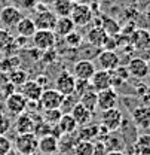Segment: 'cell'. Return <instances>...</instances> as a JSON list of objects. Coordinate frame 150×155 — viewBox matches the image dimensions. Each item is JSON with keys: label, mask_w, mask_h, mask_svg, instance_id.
Listing matches in <instances>:
<instances>
[{"label": "cell", "mask_w": 150, "mask_h": 155, "mask_svg": "<svg viewBox=\"0 0 150 155\" xmlns=\"http://www.w3.org/2000/svg\"><path fill=\"white\" fill-rule=\"evenodd\" d=\"M27 107H28V101L19 91H14L12 94L6 97V109L11 115H21L27 110Z\"/></svg>", "instance_id": "obj_5"}, {"label": "cell", "mask_w": 150, "mask_h": 155, "mask_svg": "<svg viewBox=\"0 0 150 155\" xmlns=\"http://www.w3.org/2000/svg\"><path fill=\"white\" fill-rule=\"evenodd\" d=\"M106 155H126L123 151H109Z\"/></svg>", "instance_id": "obj_41"}, {"label": "cell", "mask_w": 150, "mask_h": 155, "mask_svg": "<svg viewBox=\"0 0 150 155\" xmlns=\"http://www.w3.org/2000/svg\"><path fill=\"white\" fill-rule=\"evenodd\" d=\"M129 155H138V154H135V152H132V154H129Z\"/></svg>", "instance_id": "obj_45"}, {"label": "cell", "mask_w": 150, "mask_h": 155, "mask_svg": "<svg viewBox=\"0 0 150 155\" xmlns=\"http://www.w3.org/2000/svg\"><path fill=\"white\" fill-rule=\"evenodd\" d=\"M70 18L73 19L76 25L83 27L92 19V9L85 3H75L72 14H70Z\"/></svg>", "instance_id": "obj_8"}, {"label": "cell", "mask_w": 150, "mask_h": 155, "mask_svg": "<svg viewBox=\"0 0 150 155\" xmlns=\"http://www.w3.org/2000/svg\"><path fill=\"white\" fill-rule=\"evenodd\" d=\"M126 67H128L129 76L135 78V79H144V78H147L150 75L147 60H144V58H141V57L131 58Z\"/></svg>", "instance_id": "obj_11"}, {"label": "cell", "mask_w": 150, "mask_h": 155, "mask_svg": "<svg viewBox=\"0 0 150 155\" xmlns=\"http://www.w3.org/2000/svg\"><path fill=\"white\" fill-rule=\"evenodd\" d=\"M144 17H146V19L149 21V24H150V9H149V11H146V14H144Z\"/></svg>", "instance_id": "obj_42"}, {"label": "cell", "mask_w": 150, "mask_h": 155, "mask_svg": "<svg viewBox=\"0 0 150 155\" xmlns=\"http://www.w3.org/2000/svg\"><path fill=\"white\" fill-rule=\"evenodd\" d=\"M33 45L39 51H48L51 48H54L56 40V35L52 30H36V33L33 35Z\"/></svg>", "instance_id": "obj_4"}, {"label": "cell", "mask_w": 150, "mask_h": 155, "mask_svg": "<svg viewBox=\"0 0 150 155\" xmlns=\"http://www.w3.org/2000/svg\"><path fill=\"white\" fill-rule=\"evenodd\" d=\"M12 36L6 28H0V52L6 51L11 45H12Z\"/></svg>", "instance_id": "obj_35"}, {"label": "cell", "mask_w": 150, "mask_h": 155, "mask_svg": "<svg viewBox=\"0 0 150 155\" xmlns=\"http://www.w3.org/2000/svg\"><path fill=\"white\" fill-rule=\"evenodd\" d=\"M107 36H109V35L106 33V30H104L101 25H95V27H92V28L88 31L86 40H88L89 45H92L95 48H103V45H104Z\"/></svg>", "instance_id": "obj_20"}, {"label": "cell", "mask_w": 150, "mask_h": 155, "mask_svg": "<svg viewBox=\"0 0 150 155\" xmlns=\"http://www.w3.org/2000/svg\"><path fill=\"white\" fill-rule=\"evenodd\" d=\"M132 151L138 155H150V134L144 133L135 137Z\"/></svg>", "instance_id": "obj_26"}, {"label": "cell", "mask_w": 150, "mask_h": 155, "mask_svg": "<svg viewBox=\"0 0 150 155\" xmlns=\"http://www.w3.org/2000/svg\"><path fill=\"white\" fill-rule=\"evenodd\" d=\"M8 79L14 85H22L27 81V72L21 69H12L11 72H8Z\"/></svg>", "instance_id": "obj_32"}, {"label": "cell", "mask_w": 150, "mask_h": 155, "mask_svg": "<svg viewBox=\"0 0 150 155\" xmlns=\"http://www.w3.org/2000/svg\"><path fill=\"white\" fill-rule=\"evenodd\" d=\"M11 128V119L0 112V134H6Z\"/></svg>", "instance_id": "obj_39"}, {"label": "cell", "mask_w": 150, "mask_h": 155, "mask_svg": "<svg viewBox=\"0 0 150 155\" xmlns=\"http://www.w3.org/2000/svg\"><path fill=\"white\" fill-rule=\"evenodd\" d=\"M22 96L25 97V100L28 103H39V98L43 93V88L37 84V81H25L22 85H21V91H19Z\"/></svg>", "instance_id": "obj_13"}, {"label": "cell", "mask_w": 150, "mask_h": 155, "mask_svg": "<svg viewBox=\"0 0 150 155\" xmlns=\"http://www.w3.org/2000/svg\"><path fill=\"white\" fill-rule=\"evenodd\" d=\"M58 130L61 134H73L76 130H77V124H76L75 118L72 116V114H62L58 124H56Z\"/></svg>", "instance_id": "obj_24"}, {"label": "cell", "mask_w": 150, "mask_h": 155, "mask_svg": "<svg viewBox=\"0 0 150 155\" xmlns=\"http://www.w3.org/2000/svg\"><path fill=\"white\" fill-rule=\"evenodd\" d=\"M98 131H100V125H82L79 133H77V140H89L94 142L98 137Z\"/></svg>", "instance_id": "obj_29"}, {"label": "cell", "mask_w": 150, "mask_h": 155, "mask_svg": "<svg viewBox=\"0 0 150 155\" xmlns=\"http://www.w3.org/2000/svg\"><path fill=\"white\" fill-rule=\"evenodd\" d=\"M132 122L140 130H149L150 128V107L149 106H137L131 112Z\"/></svg>", "instance_id": "obj_12"}, {"label": "cell", "mask_w": 150, "mask_h": 155, "mask_svg": "<svg viewBox=\"0 0 150 155\" xmlns=\"http://www.w3.org/2000/svg\"><path fill=\"white\" fill-rule=\"evenodd\" d=\"M36 3H37V0H22V6H25V8H33V6H36Z\"/></svg>", "instance_id": "obj_40"}, {"label": "cell", "mask_w": 150, "mask_h": 155, "mask_svg": "<svg viewBox=\"0 0 150 155\" xmlns=\"http://www.w3.org/2000/svg\"><path fill=\"white\" fill-rule=\"evenodd\" d=\"M37 151L43 155H54L58 151V137L54 134H45L39 139Z\"/></svg>", "instance_id": "obj_18"}, {"label": "cell", "mask_w": 150, "mask_h": 155, "mask_svg": "<svg viewBox=\"0 0 150 155\" xmlns=\"http://www.w3.org/2000/svg\"><path fill=\"white\" fill-rule=\"evenodd\" d=\"M21 18H22V14L15 6H6L0 11V21L6 27H15Z\"/></svg>", "instance_id": "obj_17"}, {"label": "cell", "mask_w": 150, "mask_h": 155, "mask_svg": "<svg viewBox=\"0 0 150 155\" xmlns=\"http://www.w3.org/2000/svg\"><path fill=\"white\" fill-rule=\"evenodd\" d=\"M64 97L59 91H56L55 88L54 90H43L42 96L39 98V104L40 107L45 110V109H59L62 101H64Z\"/></svg>", "instance_id": "obj_3"}, {"label": "cell", "mask_w": 150, "mask_h": 155, "mask_svg": "<svg viewBox=\"0 0 150 155\" xmlns=\"http://www.w3.org/2000/svg\"><path fill=\"white\" fill-rule=\"evenodd\" d=\"M117 101H119V94L113 88H107V90L97 93V107L100 110H107V109L116 107Z\"/></svg>", "instance_id": "obj_9"}, {"label": "cell", "mask_w": 150, "mask_h": 155, "mask_svg": "<svg viewBox=\"0 0 150 155\" xmlns=\"http://www.w3.org/2000/svg\"><path fill=\"white\" fill-rule=\"evenodd\" d=\"M91 88V84L89 81H85V79H76V84H75V94L76 96H82L85 91H88Z\"/></svg>", "instance_id": "obj_36"}, {"label": "cell", "mask_w": 150, "mask_h": 155, "mask_svg": "<svg viewBox=\"0 0 150 155\" xmlns=\"http://www.w3.org/2000/svg\"><path fill=\"white\" fill-rule=\"evenodd\" d=\"M15 30H17V33H18L21 38L31 39L37 28H36V24H34L33 18H25V17H22V18L19 19L18 24L15 25Z\"/></svg>", "instance_id": "obj_21"}, {"label": "cell", "mask_w": 150, "mask_h": 155, "mask_svg": "<svg viewBox=\"0 0 150 155\" xmlns=\"http://www.w3.org/2000/svg\"><path fill=\"white\" fill-rule=\"evenodd\" d=\"M70 114H72V116L75 118L76 124H77L79 127L86 125V124L91 121V118H92V112H91V110H88L85 106H82L79 101L73 106V109H72V112H70Z\"/></svg>", "instance_id": "obj_23"}, {"label": "cell", "mask_w": 150, "mask_h": 155, "mask_svg": "<svg viewBox=\"0 0 150 155\" xmlns=\"http://www.w3.org/2000/svg\"><path fill=\"white\" fill-rule=\"evenodd\" d=\"M75 155H92L94 152V145L89 140H77V143L73 148Z\"/></svg>", "instance_id": "obj_30"}, {"label": "cell", "mask_w": 150, "mask_h": 155, "mask_svg": "<svg viewBox=\"0 0 150 155\" xmlns=\"http://www.w3.org/2000/svg\"><path fill=\"white\" fill-rule=\"evenodd\" d=\"M79 103L94 114V110L97 109V91L89 88L88 91H85L82 96L79 97Z\"/></svg>", "instance_id": "obj_28"}, {"label": "cell", "mask_w": 150, "mask_h": 155, "mask_svg": "<svg viewBox=\"0 0 150 155\" xmlns=\"http://www.w3.org/2000/svg\"><path fill=\"white\" fill-rule=\"evenodd\" d=\"M89 84H91V88L100 93L103 90H107V88H113V82H112V73L107 72V70H95V73L92 75V78L89 79Z\"/></svg>", "instance_id": "obj_10"}, {"label": "cell", "mask_w": 150, "mask_h": 155, "mask_svg": "<svg viewBox=\"0 0 150 155\" xmlns=\"http://www.w3.org/2000/svg\"><path fill=\"white\" fill-rule=\"evenodd\" d=\"M123 122V115L117 107H112L107 110H101V125L107 130V131H117L122 127Z\"/></svg>", "instance_id": "obj_2"}, {"label": "cell", "mask_w": 150, "mask_h": 155, "mask_svg": "<svg viewBox=\"0 0 150 155\" xmlns=\"http://www.w3.org/2000/svg\"><path fill=\"white\" fill-rule=\"evenodd\" d=\"M56 19H58V17L55 15L54 11H51V9H43V11H37V12H36L33 21H34L37 30H52V31H54Z\"/></svg>", "instance_id": "obj_7"}, {"label": "cell", "mask_w": 150, "mask_h": 155, "mask_svg": "<svg viewBox=\"0 0 150 155\" xmlns=\"http://www.w3.org/2000/svg\"><path fill=\"white\" fill-rule=\"evenodd\" d=\"M106 148H107V152L109 151H123L125 146H126V142L122 136L116 134V131L113 133H109V136L103 140Z\"/></svg>", "instance_id": "obj_25"}, {"label": "cell", "mask_w": 150, "mask_h": 155, "mask_svg": "<svg viewBox=\"0 0 150 155\" xmlns=\"http://www.w3.org/2000/svg\"><path fill=\"white\" fill-rule=\"evenodd\" d=\"M95 64L89 60H80L73 66V75L76 79H85L89 81L95 73Z\"/></svg>", "instance_id": "obj_16"}, {"label": "cell", "mask_w": 150, "mask_h": 155, "mask_svg": "<svg viewBox=\"0 0 150 155\" xmlns=\"http://www.w3.org/2000/svg\"><path fill=\"white\" fill-rule=\"evenodd\" d=\"M129 42L134 49L138 51H149L150 49V33L144 28H137L129 36Z\"/></svg>", "instance_id": "obj_14"}, {"label": "cell", "mask_w": 150, "mask_h": 155, "mask_svg": "<svg viewBox=\"0 0 150 155\" xmlns=\"http://www.w3.org/2000/svg\"><path fill=\"white\" fill-rule=\"evenodd\" d=\"M75 28H76V24L73 22V19L70 18V17H58L55 27H54V33H55L56 36L65 38Z\"/></svg>", "instance_id": "obj_22"}, {"label": "cell", "mask_w": 150, "mask_h": 155, "mask_svg": "<svg viewBox=\"0 0 150 155\" xmlns=\"http://www.w3.org/2000/svg\"><path fill=\"white\" fill-rule=\"evenodd\" d=\"M39 139L36 133L18 134L15 139V149L19 155H33L37 152Z\"/></svg>", "instance_id": "obj_1"}, {"label": "cell", "mask_w": 150, "mask_h": 155, "mask_svg": "<svg viewBox=\"0 0 150 155\" xmlns=\"http://www.w3.org/2000/svg\"><path fill=\"white\" fill-rule=\"evenodd\" d=\"M61 115H62L61 109H45L43 110V115H42V119L46 124H49V125H56L58 121H59V118H61Z\"/></svg>", "instance_id": "obj_31"}, {"label": "cell", "mask_w": 150, "mask_h": 155, "mask_svg": "<svg viewBox=\"0 0 150 155\" xmlns=\"http://www.w3.org/2000/svg\"><path fill=\"white\" fill-rule=\"evenodd\" d=\"M104 30H106V33L109 35V36H114V35H117L119 31H120V25L114 21V19L109 18V17H104L103 18V25H101Z\"/></svg>", "instance_id": "obj_33"}, {"label": "cell", "mask_w": 150, "mask_h": 155, "mask_svg": "<svg viewBox=\"0 0 150 155\" xmlns=\"http://www.w3.org/2000/svg\"><path fill=\"white\" fill-rule=\"evenodd\" d=\"M34 119L33 116L28 115V114H21L17 116L15 119V130L18 134H24V133H34Z\"/></svg>", "instance_id": "obj_19"}, {"label": "cell", "mask_w": 150, "mask_h": 155, "mask_svg": "<svg viewBox=\"0 0 150 155\" xmlns=\"http://www.w3.org/2000/svg\"><path fill=\"white\" fill-rule=\"evenodd\" d=\"M75 2L73 0H55L52 5V11L56 17H70Z\"/></svg>", "instance_id": "obj_27"}, {"label": "cell", "mask_w": 150, "mask_h": 155, "mask_svg": "<svg viewBox=\"0 0 150 155\" xmlns=\"http://www.w3.org/2000/svg\"><path fill=\"white\" fill-rule=\"evenodd\" d=\"M33 155H36V154H33Z\"/></svg>", "instance_id": "obj_46"}, {"label": "cell", "mask_w": 150, "mask_h": 155, "mask_svg": "<svg viewBox=\"0 0 150 155\" xmlns=\"http://www.w3.org/2000/svg\"><path fill=\"white\" fill-rule=\"evenodd\" d=\"M147 90H149V91H150V84H149V85H147Z\"/></svg>", "instance_id": "obj_44"}, {"label": "cell", "mask_w": 150, "mask_h": 155, "mask_svg": "<svg viewBox=\"0 0 150 155\" xmlns=\"http://www.w3.org/2000/svg\"><path fill=\"white\" fill-rule=\"evenodd\" d=\"M92 145H94V152L92 155H106L107 154V148H106V145H104V142L103 140H95L92 142Z\"/></svg>", "instance_id": "obj_38"}, {"label": "cell", "mask_w": 150, "mask_h": 155, "mask_svg": "<svg viewBox=\"0 0 150 155\" xmlns=\"http://www.w3.org/2000/svg\"><path fill=\"white\" fill-rule=\"evenodd\" d=\"M98 64H100V69H101V70L112 72L116 67L120 66V58H119V55H117L114 51L104 49V51L98 55Z\"/></svg>", "instance_id": "obj_15"}, {"label": "cell", "mask_w": 150, "mask_h": 155, "mask_svg": "<svg viewBox=\"0 0 150 155\" xmlns=\"http://www.w3.org/2000/svg\"><path fill=\"white\" fill-rule=\"evenodd\" d=\"M75 75L69 70H62L55 79V90L59 91L62 96H70V94H75Z\"/></svg>", "instance_id": "obj_6"}, {"label": "cell", "mask_w": 150, "mask_h": 155, "mask_svg": "<svg viewBox=\"0 0 150 155\" xmlns=\"http://www.w3.org/2000/svg\"><path fill=\"white\" fill-rule=\"evenodd\" d=\"M147 64H149V70H150V58H149V61H147Z\"/></svg>", "instance_id": "obj_43"}, {"label": "cell", "mask_w": 150, "mask_h": 155, "mask_svg": "<svg viewBox=\"0 0 150 155\" xmlns=\"http://www.w3.org/2000/svg\"><path fill=\"white\" fill-rule=\"evenodd\" d=\"M64 40H65V43H67L70 48H79V46L82 45V42H83V38H82V35H80L79 31L73 30L72 33H69V35L64 38Z\"/></svg>", "instance_id": "obj_34"}, {"label": "cell", "mask_w": 150, "mask_h": 155, "mask_svg": "<svg viewBox=\"0 0 150 155\" xmlns=\"http://www.w3.org/2000/svg\"><path fill=\"white\" fill-rule=\"evenodd\" d=\"M11 149H12L11 140L5 134H0V155H9Z\"/></svg>", "instance_id": "obj_37"}]
</instances>
